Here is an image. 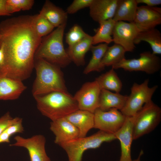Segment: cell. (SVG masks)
<instances>
[{"label": "cell", "mask_w": 161, "mask_h": 161, "mask_svg": "<svg viewBox=\"0 0 161 161\" xmlns=\"http://www.w3.org/2000/svg\"><path fill=\"white\" fill-rule=\"evenodd\" d=\"M36 16L22 15L0 22V47L4 55L0 74L22 81L30 76L42 39L35 29Z\"/></svg>", "instance_id": "obj_1"}, {"label": "cell", "mask_w": 161, "mask_h": 161, "mask_svg": "<svg viewBox=\"0 0 161 161\" xmlns=\"http://www.w3.org/2000/svg\"><path fill=\"white\" fill-rule=\"evenodd\" d=\"M36 77L32 89L34 97L59 92L71 95L66 89L60 67L43 59L35 60Z\"/></svg>", "instance_id": "obj_2"}, {"label": "cell", "mask_w": 161, "mask_h": 161, "mask_svg": "<svg viewBox=\"0 0 161 161\" xmlns=\"http://www.w3.org/2000/svg\"><path fill=\"white\" fill-rule=\"evenodd\" d=\"M66 23L64 24L42 38L34 59H43L60 68L68 66L71 61L65 49L63 36Z\"/></svg>", "instance_id": "obj_3"}, {"label": "cell", "mask_w": 161, "mask_h": 161, "mask_svg": "<svg viewBox=\"0 0 161 161\" xmlns=\"http://www.w3.org/2000/svg\"><path fill=\"white\" fill-rule=\"evenodd\" d=\"M34 97L38 110L51 121L65 117L79 109L71 95L54 92Z\"/></svg>", "instance_id": "obj_4"}, {"label": "cell", "mask_w": 161, "mask_h": 161, "mask_svg": "<svg viewBox=\"0 0 161 161\" xmlns=\"http://www.w3.org/2000/svg\"><path fill=\"white\" fill-rule=\"evenodd\" d=\"M117 139L114 134L100 130L88 137H78L59 145L67 154L68 161H82L85 151L100 147L104 142Z\"/></svg>", "instance_id": "obj_5"}, {"label": "cell", "mask_w": 161, "mask_h": 161, "mask_svg": "<svg viewBox=\"0 0 161 161\" xmlns=\"http://www.w3.org/2000/svg\"><path fill=\"white\" fill-rule=\"evenodd\" d=\"M132 117L134 140L148 134L157 127L161 119V109L151 100Z\"/></svg>", "instance_id": "obj_6"}, {"label": "cell", "mask_w": 161, "mask_h": 161, "mask_svg": "<svg viewBox=\"0 0 161 161\" xmlns=\"http://www.w3.org/2000/svg\"><path fill=\"white\" fill-rule=\"evenodd\" d=\"M148 79L141 84L134 83L131 89V93L125 104L120 111L125 116H134L147 103L151 100L154 94L158 88L157 85L150 87Z\"/></svg>", "instance_id": "obj_7"}, {"label": "cell", "mask_w": 161, "mask_h": 161, "mask_svg": "<svg viewBox=\"0 0 161 161\" xmlns=\"http://www.w3.org/2000/svg\"><path fill=\"white\" fill-rule=\"evenodd\" d=\"M138 58L123 59L119 63L112 66L114 69H123L129 72L142 71L149 74H154L160 69L161 61L157 55L149 51L140 54Z\"/></svg>", "instance_id": "obj_8"}, {"label": "cell", "mask_w": 161, "mask_h": 161, "mask_svg": "<svg viewBox=\"0 0 161 161\" xmlns=\"http://www.w3.org/2000/svg\"><path fill=\"white\" fill-rule=\"evenodd\" d=\"M101 91L95 80L84 83L73 96L79 109L94 113L99 108Z\"/></svg>", "instance_id": "obj_9"}, {"label": "cell", "mask_w": 161, "mask_h": 161, "mask_svg": "<svg viewBox=\"0 0 161 161\" xmlns=\"http://www.w3.org/2000/svg\"><path fill=\"white\" fill-rule=\"evenodd\" d=\"M94 114V128L112 134L122 126L126 117L120 111L114 108L107 111L98 108Z\"/></svg>", "instance_id": "obj_10"}, {"label": "cell", "mask_w": 161, "mask_h": 161, "mask_svg": "<svg viewBox=\"0 0 161 161\" xmlns=\"http://www.w3.org/2000/svg\"><path fill=\"white\" fill-rule=\"evenodd\" d=\"M15 142L10 146L23 147L27 151L30 161H51L45 149L46 140L41 134L25 138L19 135L14 137Z\"/></svg>", "instance_id": "obj_11"}, {"label": "cell", "mask_w": 161, "mask_h": 161, "mask_svg": "<svg viewBox=\"0 0 161 161\" xmlns=\"http://www.w3.org/2000/svg\"><path fill=\"white\" fill-rule=\"evenodd\" d=\"M140 32L133 22H115L112 35L113 42L122 46L126 52H132L136 47L134 40Z\"/></svg>", "instance_id": "obj_12"}, {"label": "cell", "mask_w": 161, "mask_h": 161, "mask_svg": "<svg viewBox=\"0 0 161 161\" xmlns=\"http://www.w3.org/2000/svg\"><path fill=\"white\" fill-rule=\"evenodd\" d=\"M133 22L140 32L155 28L161 24V8L147 5L138 7Z\"/></svg>", "instance_id": "obj_13"}, {"label": "cell", "mask_w": 161, "mask_h": 161, "mask_svg": "<svg viewBox=\"0 0 161 161\" xmlns=\"http://www.w3.org/2000/svg\"><path fill=\"white\" fill-rule=\"evenodd\" d=\"M49 128L55 136V143L59 145L79 137L78 129L65 117L51 121Z\"/></svg>", "instance_id": "obj_14"}, {"label": "cell", "mask_w": 161, "mask_h": 161, "mask_svg": "<svg viewBox=\"0 0 161 161\" xmlns=\"http://www.w3.org/2000/svg\"><path fill=\"white\" fill-rule=\"evenodd\" d=\"M133 118L126 116L125 122L114 134L120 141L121 156L119 161H131V145L133 139Z\"/></svg>", "instance_id": "obj_15"}, {"label": "cell", "mask_w": 161, "mask_h": 161, "mask_svg": "<svg viewBox=\"0 0 161 161\" xmlns=\"http://www.w3.org/2000/svg\"><path fill=\"white\" fill-rule=\"evenodd\" d=\"M118 0H94L89 7V15L94 21L100 22L113 18Z\"/></svg>", "instance_id": "obj_16"}, {"label": "cell", "mask_w": 161, "mask_h": 161, "mask_svg": "<svg viewBox=\"0 0 161 161\" xmlns=\"http://www.w3.org/2000/svg\"><path fill=\"white\" fill-rule=\"evenodd\" d=\"M26 88L22 81L0 74V100L17 99Z\"/></svg>", "instance_id": "obj_17"}, {"label": "cell", "mask_w": 161, "mask_h": 161, "mask_svg": "<svg viewBox=\"0 0 161 161\" xmlns=\"http://www.w3.org/2000/svg\"><path fill=\"white\" fill-rule=\"evenodd\" d=\"M78 129L79 137L86 136L88 131L94 128V114L78 109L65 117Z\"/></svg>", "instance_id": "obj_18"}, {"label": "cell", "mask_w": 161, "mask_h": 161, "mask_svg": "<svg viewBox=\"0 0 161 161\" xmlns=\"http://www.w3.org/2000/svg\"><path fill=\"white\" fill-rule=\"evenodd\" d=\"M92 45V36L88 34L79 42L69 46L66 50L71 62L78 66H83L85 64V55Z\"/></svg>", "instance_id": "obj_19"}, {"label": "cell", "mask_w": 161, "mask_h": 161, "mask_svg": "<svg viewBox=\"0 0 161 161\" xmlns=\"http://www.w3.org/2000/svg\"><path fill=\"white\" fill-rule=\"evenodd\" d=\"M128 96L120 93H113L101 89L99 98V108L103 111L114 108L120 111L124 106Z\"/></svg>", "instance_id": "obj_20"}, {"label": "cell", "mask_w": 161, "mask_h": 161, "mask_svg": "<svg viewBox=\"0 0 161 161\" xmlns=\"http://www.w3.org/2000/svg\"><path fill=\"white\" fill-rule=\"evenodd\" d=\"M39 13L43 16L54 27H57L66 23L68 14L51 1L46 0Z\"/></svg>", "instance_id": "obj_21"}, {"label": "cell", "mask_w": 161, "mask_h": 161, "mask_svg": "<svg viewBox=\"0 0 161 161\" xmlns=\"http://www.w3.org/2000/svg\"><path fill=\"white\" fill-rule=\"evenodd\" d=\"M136 0H118L113 19L115 21L133 22L138 6Z\"/></svg>", "instance_id": "obj_22"}, {"label": "cell", "mask_w": 161, "mask_h": 161, "mask_svg": "<svg viewBox=\"0 0 161 161\" xmlns=\"http://www.w3.org/2000/svg\"><path fill=\"white\" fill-rule=\"evenodd\" d=\"M108 45L101 43L91 46L90 50L92 53V57L84 70V74H87L93 71L100 72L104 69L105 67L102 65V61L109 47Z\"/></svg>", "instance_id": "obj_23"}, {"label": "cell", "mask_w": 161, "mask_h": 161, "mask_svg": "<svg viewBox=\"0 0 161 161\" xmlns=\"http://www.w3.org/2000/svg\"><path fill=\"white\" fill-rule=\"evenodd\" d=\"M142 41L148 43L154 55L161 54V33L156 28L140 32L135 39V44H139Z\"/></svg>", "instance_id": "obj_24"}, {"label": "cell", "mask_w": 161, "mask_h": 161, "mask_svg": "<svg viewBox=\"0 0 161 161\" xmlns=\"http://www.w3.org/2000/svg\"><path fill=\"white\" fill-rule=\"evenodd\" d=\"M100 89L120 93L122 88V83L114 69L112 68L109 71L95 78Z\"/></svg>", "instance_id": "obj_25"}, {"label": "cell", "mask_w": 161, "mask_h": 161, "mask_svg": "<svg viewBox=\"0 0 161 161\" xmlns=\"http://www.w3.org/2000/svg\"><path fill=\"white\" fill-rule=\"evenodd\" d=\"M115 23L112 18L99 23V27L92 36V45L102 43L108 44L113 42L112 35Z\"/></svg>", "instance_id": "obj_26"}, {"label": "cell", "mask_w": 161, "mask_h": 161, "mask_svg": "<svg viewBox=\"0 0 161 161\" xmlns=\"http://www.w3.org/2000/svg\"><path fill=\"white\" fill-rule=\"evenodd\" d=\"M126 51L120 45L115 44L108 47L102 61V65L105 67L112 66L125 58Z\"/></svg>", "instance_id": "obj_27"}, {"label": "cell", "mask_w": 161, "mask_h": 161, "mask_svg": "<svg viewBox=\"0 0 161 161\" xmlns=\"http://www.w3.org/2000/svg\"><path fill=\"white\" fill-rule=\"evenodd\" d=\"M34 3L33 0H6V10L10 14L21 10H29L32 8Z\"/></svg>", "instance_id": "obj_28"}, {"label": "cell", "mask_w": 161, "mask_h": 161, "mask_svg": "<svg viewBox=\"0 0 161 161\" xmlns=\"http://www.w3.org/2000/svg\"><path fill=\"white\" fill-rule=\"evenodd\" d=\"M88 35L79 25L75 24L66 34V42L68 47L71 46L84 39Z\"/></svg>", "instance_id": "obj_29"}, {"label": "cell", "mask_w": 161, "mask_h": 161, "mask_svg": "<svg viewBox=\"0 0 161 161\" xmlns=\"http://www.w3.org/2000/svg\"><path fill=\"white\" fill-rule=\"evenodd\" d=\"M35 27L38 35L41 38L50 33L55 28L40 13L36 14Z\"/></svg>", "instance_id": "obj_30"}, {"label": "cell", "mask_w": 161, "mask_h": 161, "mask_svg": "<svg viewBox=\"0 0 161 161\" xmlns=\"http://www.w3.org/2000/svg\"><path fill=\"white\" fill-rule=\"evenodd\" d=\"M94 0H74L67 7V14H73L80 10L90 6Z\"/></svg>", "instance_id": "obj_31"}, {"label": "cell", "mask_w": 161, "mask_h": 161, "mask_svg": "<svg viewBox=\"0 0 161 161\" xmlns=\"http://www.w3.org/2000/svg\"><path fill=\"white\" fill-rule=\"evenodd\" d=\"M20 118L12 117L8 112L0 118V135L8 127L18 121Z\"/></svg>", "instance_id": "obj_32"}, {"label": "cell", "mask_w": 161, "mask_h": 161, "mask_svg": "<svg viewBox=\"0 0 161 161\" xmlns=\"http://www.w3.org/2000/svg\"><path fill=\"white\" fill-rule=\"evenodd\" d=\"M24 131L22 125V119L21 118L5 130L11 136L16 133H23Z\"/></svg>", "instance_id": "obj_33"}, {"label": "cell", "mask_w": 161, "mask_h": 161, "mask_svg": "<svg viewBox=\"0 0 161 161\" xmlns=\"http://www.w3.org/2000/svg\"><path fill=\"white\" fill-rule=\"evenodd\" d=\"M138 4L143 3L150 7H155L161 4V0H136Z\"/></svg>", "instance_id": "obj_34"}, {"label": "cell", "mask_w": 161, "mask_h": 161, "mask_svg": "<svg viewBox=\"0 0 161 161\" xmlns=\"http://www.w3.org/2000/svg\"><path fill=\"white\" fill-rule=\"evenodd\" d=\"M6 0H0V16H10L11 15L6 10Z\"/></svg>", "instance_id": "obj_35"}, {"label": "cell", "mask_w": 161, "mask_h": 161, "mask_svg": "<svg viewBox=\"0 0 161 161\" xmlns=\"http://www.w3.org/2000/svg\"><path fill=\"white\" fill-rule=\"evenodd\" d=\"M11 136L5 131L0 135V143H9Z\"/></svg>", "instance_id": "obj_36"}, {"label": "cell", "mask_w": 161, "mask_h": 161, "mask_svg": "<svg viewBox=\"0 0 161 161\" xmlns=\"http://www.w3.org/2000/svg\"><path fill=\"white\" fill-rule=\"evenodd\" d=\"M4 55L3 48L0 47V72L4 64Z\"/></svg>", "instance_id": "obj_37"}, {"label": "cell", "mask_w": 161, "mask_h": 161, "mask_svg": "<svg viewBox=\"0 0 161 161\" xmlns=\"http://www.w3.org/2000/svg\"><path fill=\"white\" fill-rule=\"evenodd\" d=\"M143 151L141 150L139 156L137 159L134 160H132L131 161H140V159L142 155L143 154Z\"/></svg>", "instance_id": "obj_38"}]
</instances>
